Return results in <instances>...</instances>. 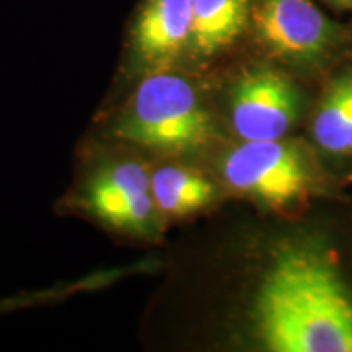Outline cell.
Masks as SVG:
<instances>
[{
    "instance_id": "7a4b0ae2",
    "label": "cell",
    "mask_w": 352,
    "mask_h": 352,
    "mask_svg": "<svg viewBox=\"0 0 352 352\" xmlns=\"http://www.w3.org/2000/svg\"><path fill=\"white\" fill-rule=\"evenodd\" d=\"M116 134L157 152L186 153L209 142L212 122L191 82L157 70L135 88Z\"/></svg>"
},
{
    "instance_id": "4fadbf2b",
    "label": "cell",
    "mask_w": 352,
    "mask_h": 352,
    "mask_svg": "<svg viewBox=\"0 0 352 352\" xmlns=\"http://www.w3.org/2000/svg\"><path fill=\"white\" fill-rule=\"evenodd\" d=\"M328 2L338 8H352V0H328Z\"/></svg>"
},
{
    "instance_id": "5b68a950",
    "label": "cell",
    "mask_w": 352,
    "mask_h": 352,
    "mask_svg": "<svg viewBox=\"0 0 352 352\" xmlns=\"http://www.w3.org/2000/svg\"><path fill=\"white\" fill-rule=\"evenodd\" d=\"M300 113V95L283 74L254 69L236 82L232 94V122L243 140L283 139Z\"/></svg>"
},
{
    "instance_id": "30bf717a",
    "label": "cell",
    "mask_w": 352,
    "mask_h": 352,
    "mask_svg": "<svg viewBox=\"0 0 352 352\" xmlns=\"http://www.w3.org/2000/svg\"><path fill=\"white\" fill-rule=\"evenodd\" d=\"M152 191L151 175L138 162H122L111 165L95 176L88 186V208L121 197L138 196Z\"/></svg>"
},
{
    "instance_id": "6da1fadb",
    "label": "cell",
    "mask_w": 352,
    "mask_h": 352,
    "mask_svg": "<svg viewBox=\"0 0 352 352\" xmlns=\"http://www.w3.org/2000/svg\"><path fill=\"white\" fill-rule=\"evenodd\" d=\"M254 323L272 352H352V296L334 264L308 245H285L259 285Z\"/></svg>"
},
{
    "instance_id": "8992f818",
    "label": "cell",
    "mask_w": 352,
    "mask_h": 352,
    "mask_svg": "<svg viewBox=\"0 0 352 352\" xmlns=\"http://www.w3.org/2000/svg\"><path fill=\"white\" fill-rule=\"evenodd\" d=\"M192 41V0H147L134 30L132 47L140 63L155 70L175 64Z\"/></svg>"
},
{
    "instance_id": "ba28073f",
    "label": "cell",
    "mask_w": 352,
    "mask_h": 352,
    "mask_svg": "<svg viewBox=\"0 0 352 352\" xmlns=\"http://www.w3.org/2000/svg\"><path fill=\"white\" fill-rule=\"evenodd\" d=\"M155 206L171 217H184L208 206L214 197V186L195 170L164 166L151 176Z\"/></svg>"
},
{
    "instance_id": "52a82bcc",
    "label": "cell",
    "mask_w": 352,
    "mask_h": 352,
    "mask_svg": "<svg viewBox=\"0 0 352 352\" xmlns=\"http://www.w3.org/2000/svg\"><path fill=\"white\" fill-rule=\"evenodd\" d=\"M254 0H192V41L197 56L210 57L232 46L250 25Z\"/></svg>"
},
{
    "instance_id": "3957f363",
    "label": "cell",
    "mask_w": 352,
    "mask_h": 352,
    "mask_svg": "<svg viewBox=\"0 0 352 352\" xmlns=\"http://www.w3.org/2000/svg\"><path fill=\"white\" fill-rule=\"evenodd\" d=\"M250 25L264 50L294 65L324 60L344 38L314 0H254Z\"/></svg>"
},
{
    "instance_id": "277c9868",
    "label": "cell",
    "mask_w": 352,
    "mask_h": 352,
    "mask_svg": "<svg viewBox=\"0 0 352 352\" xmlns=\"http://www.w3.org/2000/svg\"><path fill=\"white\" fill-rule=\"evenodd\" d=\"M222 171L233 189L274 209L296 204L308 189L300 152L280 139L243 140L227 153Z\"/></svg>"
},
{
    "instance_id": "9c48e42d",
    "label": "cell",
    "mask_w": 352,
    "mask_h": 352,
    "mask_svg": "<svg viewBox=\"0 0 352 352\" xmlns=\"http://www.w3.org/2000/svg\"><path fill=\"white\" fill-rule=\"evenodd\" d=\"M352 127V76L333 83L316 113L314 132L321 148L331 153L349 152Z\"/></svg>"
},
{
    "instance_id": "8fae6325",
    "label": "cell",
    "mask_w": 352,
    "mask_h": 352,
    "mask_svg": "<svg viewBox=\"0 0 352 352\" xmlns=\"http://www.w3.org/2000/svg\"><path fill=\"white\" fill-rule=\"evenodd\" d=\"M153 206H155V201H153L152 191H148L138 196L101 202V204L91 206L90 209L96 217L104 220L111 227L139 235V233L151 232Z\"/></svg>"
},
{
    "instance_id": "7c38bea8",
    "label": "cell",
    "mask_w": 352,
    "mask_h": 352,
    "mask_svg": "<svg viewBox=\"0 0 352 352\" xmlns=\"http://www.w3.org/2000/svg\"><path fill=\"white\" fill-rule=\"evenodd\" d=\"M129 271L131 267H127V270L96 272L94 276L83 277V279L74 280V283L70 284H59L51 289L34 290V292H25V294H19V296L0 298V315L8 314V311H13V310H20V308L41 305V303L59 300V298L74 296V294L83 292V290L101 287V285L111 283V280L116 279V277L126 276Z\"/></svg>"
},
{
    "instance_id": "5bb4252c",
    "label": "cell",
    "mask_w": 352,
    "mask_h": 352,
    "mask_svg": "<svg viewBox=\"0 0 352 352\" xmlns=\"http://www.w3.org/2000/svg\"><path fill=\"white\" fill-rule=\"evenodd\" d=\"M349 152H352V127H351V138H349Z\"/></svg>"
}]
</instances>
